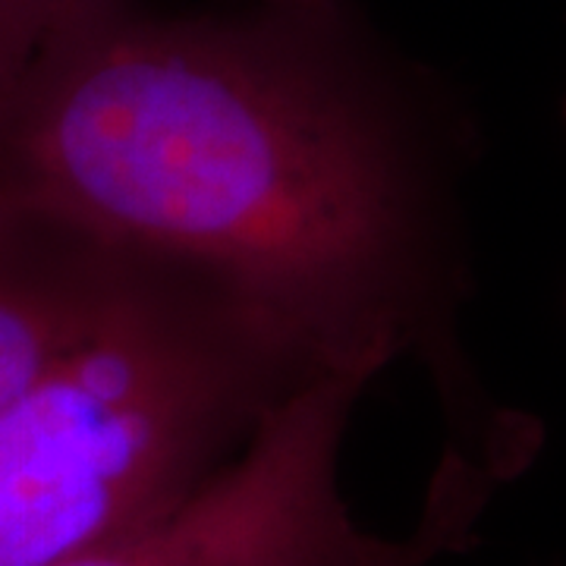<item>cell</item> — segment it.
Instances as JSON below:
<instances>
[{
  "label": "cell",
  "mask_w": 566,
  "mask_h": 566,
  "mask_svg": "<svg viewBox=\"0 0 566 566\" xmlns=\"http://www.w3.org/2000/svg\"><path fill=\"white\" fill-rule=\"evenodd\" d=\"M385 365H331L277 403L196 501L151 528L54 566H431L472 542L497 485L444 453L400 538L359 526L340 491L353 409Z\"/></svg>",
  "instance_id": "3957f363"
},
{
  "label": "cell",
  "mask_w": 566,
  "mask_h": 566,
  "mask_svg": "<svg viewBox=\"0 0 566 566\" xmlns=\"http://www.w3.org/2000/svg\"><path fill=\"white\" fill-rule=\"evenodd\" d=\"M104 0H0V102L41 51Z\"/></svg>",
  "instance_id": "5b68a950"
},
{
  "label": "cell",
  "mask_w": 566,
  "mask_h": 566,
  "mask_svg": "<svg viewBox=\"0 0 566 566\" xmlns=\"http://www.w3.org/2000/svg\"><path fill=\"white\" fill-rule=\"evenodd\" d=\"M271 7H300V10H344L340 0H262Z\"/></svg>",
  "instance_id": "8992f818"
},
{
  "label": "cell",
  "mask_w": 566,
  "mask_h": 566,
  "mask_svg": "<svg viewBox=\"0 0 566 566\" xmlns=\"http://www.w3.org/2000/svg\"><path fill=\"white\" fill-rule=\"evenodd\" d=\"M564 114H566V111H564Z\"/></svg>",
  "instance_id": "52a82bcc"
},
{
  "label": "cell",
  "mask_w": 566,
  "mask_h": 566,
  "mask_svg": "<svg viewBox=\"0 0 566 566\" xmlns=\"http://www.w3.org/2000/svg\"><path fill=\"white\" fill-rule=\"evenodd\" d=\"M139 252L0 205V412L98 324Z\"/></svg>",
  "instance_id": "277c9868"
},
{
  "label": "cell",
  "mask_w": 566,
  "mask_h": 566,
  "mask_svg": "<svg viewBox=\"0 0 566 566\" xmlns=\"http://www.w3.org/2000/svg\"><path fill=\"white\" fill-rule=\"evenodd\" d=\"M0 205L199 268L324 365L428 346L447 397L491 412L447 346L444 161L344 10L104 0L3 95Z\"/></svg>",
  "instance_id": "6da1fadb"
},
{
  "label": "cell",
  "mask_w": 566,
  "mask_h": 566,
  "mask_svg": "<svg viewBox=\"0 0 566 566\" xmlns=\"http://www.w3.org/2000/svg\"><path fill=\"white\" fill-rule=\"evenodd\" d=\"M331 368L233 286L139 255L98 324L0 412V566H54L151 528Z\"/></svg>",
  "instance_id": "7a4b0ae2"
}]
</instances>
